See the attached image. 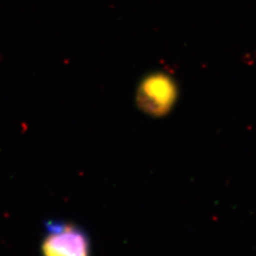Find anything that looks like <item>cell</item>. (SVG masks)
Here are the masks:
<instances>
[{
  "mask_svg": "<svg viewBox=\"0 0 256 256\" xmlns=\"http://www.w3.org/2000/svg\"><path fill=\"white\" fill-rule=\"evenodd\" d=\"M42 243L45 256H90V240L88 234L70 223L50 221Z\"/></svg>",
  "mask_w": 256,
  "mask_h": 256,
  "instance_id": "6da1fadb",
  "label": "cell"
}]
</instances>
